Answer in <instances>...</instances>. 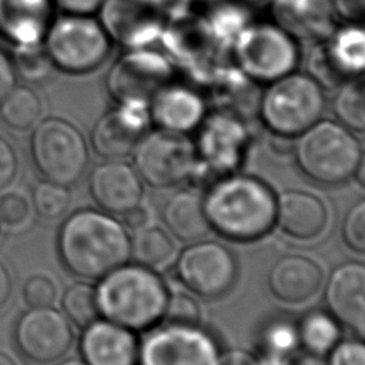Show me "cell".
<instances>
[{"mask_svg": "<svg viewBox=\"0 0 365 365\" xmlns=\"http://www.w3.org/2000/svg\"><path fill=\"white\" fill-rule=\"evenodd\" d=\"M56 251L63 268L84 281H98L131 258L124 224L103 210L80 208L58 227Z\"/></svg>", "mask_w": 365, "mask_h": 365, "instance_id": "cell-1", "label": "cell"}, {"mask_svg": "<svg viewBox=\"0 0 365 365\" xmlns=\"http://www.w3.org/2000/svg\"><path fill=\"white\" fill-rule=\"evenodd\" d=\"M210 230L234 242H252L275 228L277 195L262 180L232 173L202 195Z\"/></svg>", "mask_w": 365, "mask_h": 365, "instance_id": "cell-2", "label": "cell"}, {"mask_svg": "<svg viewBox=\"0 0 365 365\" xmlns=\"http://www.w3.org/2000/svg\"><path fill=\"white\" fill-rule=\"evenodd\" d=\"M168 288L161 275L137 262H125L97 281L100 317L134 332L161 322Z\"/></svg>", "mask_w": 365, "mask_h": 365, "instance_id": "cell-3", "label": "cell"}, {"mask_svg": "<svg viewBox=\"0 0 365 365\" xmlns=\"http://www.w3.org/2000/svg\"><path fill=\"white\" fill-rule=\"evenodd\" d=\"M362 153L354 131L339 121L318 120L294 138V160L299 173L319 185H341L352 178Z\"/></svg>", "mask_w": 365, "mask_h": 365, "instance_id": "cell-4", "label": "cell"}, {"mask_svg": "<svg viewBox=\"0 0 365 365\" xmlns=\"http://www.w3.org/2000/svg\"><path fill=\"white\" fill-rule=\"evenodd\" d=\"M324 108L322 86L308 73L292 71L265 84L257 113L269 134L295 138L321 118Z\"/></svg>", "mask_w": 365, "mask_h": 365, "instance_id": "cell-5", "label": "cell"}, {"mask_svg": "<svg viewBox=\"0 0 365 365\" xmlns=\"http://www.w3.org/2000/svg\"><path fill=\"white\" fill-rule=\"evenodd\" d=\"M195 131L197 163L188 182L205 191L242 165L250 151V133L240 115L225 110L207 114Z\"/></svg>", "mask_w": 365, "mask_h": 365, "instance_id": "cell-6", "label": "cell"}, {"mask_svg": "<svg viewBox=\"0 0 365 365\" xmlns=\"http://www.w3.org/2000/svg\"><path fill=\"white\" fill-rule=\"evenodd\" d=\"M36 173L47 181L73 187L87 173L90 147L77 125L63 117H46L33 127L29 143Z\"/></svg>", "mask_w": 365, "mask_h": 365, "instance_id": "cell-7", "label": "cell"}, {"mask_svg": "<svg viewBox=\"0 0 365 365\" xmlns=\"http://www.w3.org/2000/svg\"><path fill=\"white\" fill-rule=\"evenodd\" d=\"M234 66L251 81L268 84L297 70L299 41L274 21H251L234 41Z\"/></svg>", "mask_w": 365, "mask_h": 365, "instance_id": "cell-8", "label": "cell"}, {"mask_svg": "<svg viewBox=\"0 0 365 365\" xmlns=\"http://www.w3.org/2000/svg\"><path fill=\"white\" fill-rule=\"evenodd\" d=\"M111 38L91 14L54 17L43 46L53 67L68 74H86L100 67L111 50Z\"/></svg>", "mask_w": 365, "mask_h": 365, "instance_id": "cell-9", "label": "cell"}, {"mask_svg": "<svg viewBox=\"0 0 365 365\" xmlns=\"http://www.w3.org/2000/svg\"><path fill=\"white\" fill-rule=\"evenodd\" d=\"M137 365H222V352L201 325L160 322L140 342Z\"/></svg>", "mask_w": 365, "mask_h": 365, "instance_id": "cell-10", "label": "cell"}, {"mask_svg": "<svg viewBox=\"0 0 365 365\" xmlns=\"http://www.w3.org/2000/svg\"><path fill=\"white\" fill-rule=\"evenodd\" d=\"M131 155L143 182L158 190L187 182L197 163L194 143L188 135L158 128L147 131Z\"/></svg>", "mask_w": 365, "mask_h": 365, "instance_id": "cell-11", "label": "cell"}, {"mask_svg": "<svg viewBox=\"0 0 365 365\" xmlns=\"http://www.w3.org/2000/svg\"><path fill=\"white\" fill-rule=\"evenodd\" d=\"M73 324L53 305L23 311L13 327L19 355L33 365H54L64 359L74 344Z\"/></svg>", "mask_w": 365, "mask_h": 365, "instance_id": "cell-12", "label": "cell"}, {"mask_svg": "<svg viewBox=\"0 0 365 365\" xmlns=\"http://www.w3.org/2000/svg\"><path fill=\"white\" fill-rule=\"evenodd\" d=\"M174 272L180 284L192 295L215 299L234 288L238 278V264L225 245L200 240L180 252Z\"/></svg>", "mask_w": 365, "mask_h": 365, "instance_id": "cell-13", "label": "cell"}, {"mask_svg": "<svg viewBox=\"0 0 365 365\" xmlns=\"http://www.w3.org/2000/svg\"><path fill=\"white\" fill-rule=\"evenodd\" d=\"M174 64L151 47L127 48L113 64L107 76V91L115 103H148L171 81Z\"/></svg>", "mask_w": 365, "mask_h": 365, "instance_id": "cell-14", "label": "cell"}, {"mask_svg": "<svg viewBox=\"0 0 365 365\" xmlns=\"http://www.w3.org/2000/svg\"><path fill=\"white\" fill-rule=\"evenodd\" d=\"M98 13L111 41L125 48L150 47L164 30L170 0H104Z\"/></svg>", "mask_w": 365, "mask_h": 365, "instance_id": "cell-15", "label": "cell"}, {"mask_svg": "<svg viewBox=\"0 0 365 365\" xmlns=\"http://www.w3.org/2000/svg\"><path fill=\"white\" fill-rule=\"evenodd\" d=\"M151 125L148 103H115L93 125L90 147L104 160H124L131 155Z\"/></svg>", "mask_w": 365, "mask_h": 365, "instance_id": "cell-16", "label": "cell"}, {"mask_svg": "<svg viewBox=\"0 0 365 365\" xmlns=\"http://www.w3.org/2000/svg\"><path fill=\"white\" fill-rule=\"evenodd\" d=\"M87 190L93 202L111 215H123L140 204L144 182L135 168L124 160H104L88 173Z\"/></svg>", "mask_w": 365, "mask_h": 365, "instance_id": "cell-17", "label": "cell"}, {"mask_svg": "<svg viewBox=\"0 0 365 365\" xmlns=\"http://www.w3.org/2000/svg\"><path fill=\"white\" fill-rule=\"evenodd\" d=\"M324 299L327 311L358 335L365 334V264L346 261L329 274Z\"/></svg>", "mask_w": 365, "mask_h": 365, "instance_id": "cell-18", "label": "cell"}, {"mask_svg": "<svg viewBox=\"0 0 365 365\" xmlns=\"http://www.w3.org/2000/svg\"><path fill=\"white\" fill-rule=\"evenodd\" d=\"M148 111L158 130L190 135L205 118L207 106L198 90L170 81L151 97Z\"/></svg>", "mask_w": 365, "mask_h": 365, "instance_id": "cell-19", "label": "cell"}, {"mask_svg": "<svg viewBox=\"0 0 365 365\" xmlns=\"http://www.w3.org/2000/svg\"><path fill=\"white\" fill-rule=\"evenodd\" d=\"M140 341L135 332L104 318L81 329L78 355L86 365H137Z\"/></svg>", "mask_w": 365, "mask_h": 365, "instance_id": "cell-20", "label": "cell"}, {"mask_svg": "<svg viewBox=\"0 0 365 365\" xmlns=\"http://www.w3.org/2000/svg\"><path fill=\"white\" fill-rule=\"evenodd\" d=\"M272 21L297 41L318 43L336 27L332 0H268Z\"/></svg>", "mask_w": 365, "mask_h": 365, "instance_id": "cell-21", "label": "cell"}, {"mask_svg": "<svg viewBox=\"0 0 365 365\" xmlns=\"http://www.w3.org/2000/svg\"><path fill=\"white\" fill-rule=\"evenodd\" d=\"M322 281L324 274L318 262L299 254L279 257L267 275L269 294L277 301L289 305L312 299L321 289Z\"/></svg>", "mask_w": 365, "mask_h": 365, "instance_id": "cell-22", "label": "cell"}, {"mask_svg": "<svg viewBox=\"0 0 365 365\" xmlns=\"http://www.w3.org/2000/svg\"><path fill=\"white\" fill-rule=\"evenodd\" d=\"M328 224V208L315 194L305 190H287L277 195L275 227L289 238L311 241Z\"/></svg>", "mask_w": 365, "mask_h": 365, "instance_id": "cell-23", "label": "cell"}, {"mask_svg": "<svg viewBox=\"0 0 365 365\" xmlns=\"http://www.w3.org/2000/svg\"><path fill=\"white\" fill-rule=\"evenodd\" d=\"M54 10L53 0H0V37L13 47L43 43Z\"/></svg>", "mask_w": 365, "mask_h": 365, "instance_id": "cell-24", "label": "cell"}, {"mask_svg": "<svg viewBox=\"0 0 365 365\" xmlns=\"http://www.w3.org/2000/svg\"><path fill=\"white\" fill-rule=\"evenodd\" d=\"M328 63L341 83L365 76V24L345 21L321 41Z\"/></svg>", "mask_w": 365, "mask_h": 365, "instance_id": "cell-25", "label": "cell"}, {"mask_svg": "<svg viewBox=\"0 0 365 365\" xmlns=\"http://www.w3.org/2000/svg\"><path fill=\"white\" fill-rule=\"evenodd\" d=\"M161 220L168 234L181 242L200 241L211 231L202 197L195 190H180L170 195L161 208Z\"/></svg>", "mask_w": 365, "mask_h": 365, "instance_id": "cell-26", "label": "cell"}, {"mask_svg": "<svg viewBox=\"0 0 365 365\" xmlns=\"http://www.w3.org/2000/svg\"><path fill=\"white\" fill-rule=\"evenodd\" d=\"M202 20L212 43L220 50H231L237 37L252 21L247 4L238 0L212 1Z\"/></svg>", "mask_w": 365, "mask_h": 365, "instance_id": "cell-27", "label": "cell"}, {"mask_svg": "<svg viewBox=\"0 0 365 365\" xmlns=\"http://www.w3.org/2000/svg\"><path fill=\"white\" fill-rule=\"evenodd\" d=\"M175 257V245L167 230L147 225L131 237V258L134 262L154 271L165 269Z\"/></svg>", "mask_w": 365, "mask_h": 365, "instance_id": "cell-28", "label": "cell"}, {"mask_svg": "<svg viewBox=\"0 0 365 365\" xmlns=\"http://www.w3.org/2000/svg\"><path fill=\"white\" fill-rule=\"evenodd\" d=\"M341 328L328 311H309L298 321L299 348L315 356H327L341 341Z\"/></svg>", "mask_w": 365, "mask_h": 365, "instance_id": "cell-29", "label": "cell"}, {"mask_svg": "<svg viewBox=\"0 0 365 365\" xmlns=\"http://www.w3.org/2000/svg\"><path fill=\"white\" fill-rule=\"evenodd\" d=\"M43 113L40 97L29 87L14 86L0 100V118L11 130L26 131L33 128Z\"/></svg>", "mask_w": 365, "mask_h": 365, "instance_id": "cell-30", "label": "cell"}, {"mask_svg": "<svg viewBox=\"0 0 365 365\" xmlns=\"http://www.w3.org/2000/svg\"><path fill=\"white\" fill-rule=\"evenodd\" d=\"M338 121L354 133H365V76L346 80L334 100Z\"/></svg>", "mask_w": 365, "mask_h": 365, "instance_id": "cell-31", "label": "cell"}, {"mask_svg": "<svg viewBox=\"0 0 365 365\" xmlns=\"http://www.w3.org/2000/svg\"><path fill=\"white\" fill-rule=\"evenodd\" d=\"M61 312L77 328L83 329L97 318H100L96 285L90 281H76L70 284L60 299Z\"/></svg>", "mask_w": 365, "mask_h": 365, "instance_id": "cell-32", "label": "cell"}, {"mask_svg": "<svg viewBox=\"0 0 365 365\" xmlns=\"http://www.w3.org/2000/svg\"><path fill=\"white\" fill-rule=\"evenodd\" d=\"M258 344L264 354L284 358L294 356L299 349L298 322L287 317H272L262 325Z\"/></svg>", "mask_w": 365, "mask_h": 365, "instance_id": "cell-33", "label": "cell"}, {"mask_svg": "<svg viewBox=\"0 0 365 365\" xmlns=\"http://www.w3.org/2000/svg\"><path fill=\"white\" fill-rule=\"evenodd\" d=\"M30 200L31 208L38 217L53 221L67 212L71 204V190L70 187L41 178L33 185Z\"/></svg>", "mask_w": 365, "mask_h": 365, "instance_id": "cell-34", "label": "cell"}, {"mask_svg": "<svg viewBox=\"0 0 365 365\" xmlns=\"http://www.w3.org/2000/svg\"><path fill=\"white\" fill-rule=\"evenodd\" d=\"M11 63L16 74L29 81H40L46 78L53 67L43 43L16 46Z\"/></svg>", "mask_w": 365, "mask_h": 365, "instance_id": "cell-35", "label": "cell"}, {"mask_svg": "<svg viewBox=\"0 0 365 365\" xmlns=\"http://www.w3.org/2000/svg\"><path fill=\"white\" fill-rule=\"evenodd\" d=\"M161 322L182 324V325H200L201 308L191 292L175 291L168 294L165 311Z\"/></svg>", "mask_w": 365, "mask_h": 365, "instance_id": "cell-36", "label": "cell"}, {"mask_svg": "<svg viewBox=\"0 0 365 365\" xmlns=\"http://www.w3.org/2000/svg\"><path fill=\"white\" fill-rule=\"evenodd\" d=\"M341 237L352 252L365 255V198L354 202L345 212Z\"/></svg>", "mask_w": 365, "mask_h": 365, "instance_id": "cell-37", "label": "cell"}, {"mask_svg": "<svg viewBox=\"0 0 365 365\" xmlns=\"http://www.w3.org/2000/svg\"><path fill=\"white\" fill-rule=\"evenodd\" d=\"M21 298L27 308L50 307L57 299V285L48 275L33 274L23 282Z\"/></svg>", "mask_w": 365, "mask_h": 365, "instance_id": "cell-38", "label": "cell"}, {"mask_svg": "<svg viewBox=\"0 0 365 365\" xmlns=\"http://www.w3.org/2000/svg\"><path fill=\"white\" fill-rule=\"evenodd\" d=\"M31 214V204L24 194L19 191H4L0 195L1 224L9 228L24 225Z\"/></svg>", "mask_w": 365, "mask_h": 365, "instance_id": "cell-39", "label": "cell"}, {"mask_svg": "<svg viewBox=\"0 0 365 365\" xmlns=\"http://www.w3.org/2000/svg\"><path fill=\"white\" fill-rule=\"evenodd\" d=\"M327 356V365H365V341L341 339Z\"/></svg>", "mask_w": 365, "mask_h": 365, "instance_id": "cell-40", "label": "cell"}, {"mask_svg": "<svg viewBox=\"0 0 365 365\" xmlns=\"http://www.w3.org/2000/svg\"><path fill=\"white\" fill-rule=\"evenodd\" d=\"M19 173V155L13 144L0 134V192H4L14 184Z\"/></svg>", "mask_w": 365, "mask_h": 365, "instance_id": "cell-41", "label": "cell"}, {"mask_svg": "<svg viewBox=\"0 0 365 365\" xmlns=\"http://www.w3.org/2000/svg\"><path fill=\"white\" fill-rule=\"evenodd\" d=\"M336 17L365 24V0H332Z\"/></svg>", "mask_w": 365, "mask_h": 365, "instance_id": "cell-42", "label": "cell"}, {"mask_svg": "<svg viewBox=\"0 0 365 365\" xmlns=\"http://www.w3.org/2000/svg\"><path fill=\"white\" fill-rule=\"evenodd\" d=\"M151 218H153V212H151L150 205H147L141 201L140 204L134 205L133 208H130L128 211H125L121 215V222L124 224V227L127 230L137 231V230H141V228L150 225Z\"/></svg>", "mask_w": 365, "mask_h": 365, "instance_id": "cell-43", "label": "cell"}, {"mask_svg": "<svg viewBox=\"0 0 365 365\" xmlns=\"http://www.w3.org/2000/svg\"><path fill=\"white\" fill-rule=\"evenodd\" d=\"M104 0H53L56 9L68 14H93Z\"/></svg>", "mask_w": 365, "mask_h": 365, "instance_id": "cell-44", "label": "cell"}, {"mask_svg": "<svg viewBox=\"0 0 365 365\" xmlns=\"http://www.w3.org/2000/svg\"><path fill=\"white\" fill-rule=\"evenodd\" d=\"M16 76L11 57L0 50V100L16 86Z\"/></svg>", "mask_w": 365, "mask_h": 365, "instance_id": "cell-45", "label": "cell"}, {"mask_svg": "<svg viewBox=\"0 0 365 365\" xmlns=\"http://www.w3.org/2000/svg\"><path fill=\"white\" fill-rule=\"evenodd\" d=\"M13 294V278L9 267L0 259V309H3Z\"/></svg>", "mask_w": 365, "mask_h": 365, "instance_id": "cell-46", "label": "cell"}, {"mask_svg": "<svg viewBox=\"0 0 365 365\" xmlns=\"http://www.w3.org/2000/svg\"><path fill=\"white\" fill-rule=\"evenodd\" d=\"M248 365H291V358L259 352L258 356H252Z\"/></svg>", "mask_w": 365, "mask_h": 365, "instance_id": "cell-47", "label": "cell"}, {"mask_svg": "<svg viewBox=\"0 0 365 365\" xmlns=\"http://www.w3.org/2000/svg\"><path fill=\"white\" fill-rule=\"evenodd\" d=\"M352 178L355 180V182H356L362 190H365V151H362L361 155H359V160H358L356 167H355V170H354Z\"/></svg>", "mask_w": 365, "mask_h": 365, "instance_id": "cell-48", "label": "cell"}, {"mask_svg": "<svg viewBox=\"0 0 365 365\" xmlns=\"http://www.w3.org/2000/svg\"><path fill=\"white\" fill-rule=\"evenodd\" d=\"M291 365H327V362L322 361V356H315V355L305 352L304 355L298 356L297 359H295V356H291Z\"/></svg>", "mask_w": 365, "mask_h": 365, "instance_id": "cell-49", "label": "cell"}, {"mask_svg": "<svg viewBox=\"0 0 365 365\" xmlns=\"http://www.w3.org/2000/svg\"><path fill=\"white\" fill-rule=\"evenodd\" d=\"M0 365H17V362L9 354L0 351Z\"/></svg>", "mask_w": 365, "mask_h": 365, "instance_id": "cell-50", "label": "cell"}, {"mask_svg": "<svg viewBox=\"0 0 365 365\" xmlns=\"http://www.w3.org/2000/svg\"><path fill=\"white\" fill-rule=\"evenodd\" d=\"M54 365H86V364L80 358H70V359H61Z\"/></svg>", "mask_w": 365, "mask_h": 365, "instance_id": "cell-51", "label": "cell"}, {"mask_svg": "<svg viewBox=\"0 0 365 365\" xmlns=\"http://www.w3.org/2000/svg\"><path fill=\"white\" fill-rule=\"evenodd\" d=\"M241 3H245V4H250V3H261V1H265V0H238Z\"/></svg>", "mask_w": 365, "mask_h": 365, "instance_id": "cell-52", "label": "cell"}, {"mask_svg": "<svg viewBox=\"0 0 365 365\" xmlns=\"http://www.w3.org/2000/svg\"><path fill=\"white\" fill-rule=\"evenodd\" d=\"M1 227H3V224H1V218H0V232H1Z\"/></svg>", "mask_w": 365, "mask_h": 365, "instance_id": "cell-53", "label": "cell"}, {"mask_svg": "<svg viewBox=\"0 0 365 365\" xmlns=\"http://www.w3.org/2000/svg\"><path fill=\"white\" fill-rule=\"evenodd\" d=\"M192 1H200V0H192ZM201 1H204V0H201ZM211 1V0H210Z\"/></svg>", "mask_w": 365, "mask_h": 365, "instance_id": "cell-54", "label": "cell"}]
</instances>
